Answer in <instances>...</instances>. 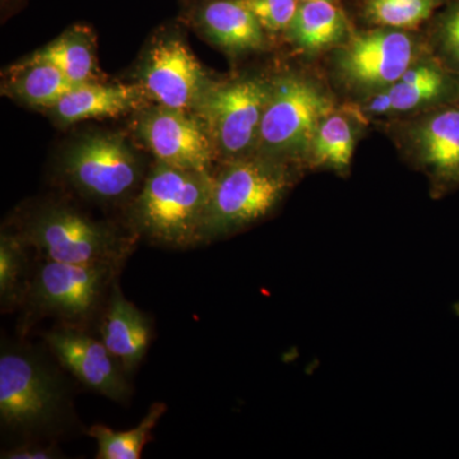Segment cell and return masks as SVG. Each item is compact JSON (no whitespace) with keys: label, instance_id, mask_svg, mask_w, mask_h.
I'll return each mask as SVG.
<instances>
[{"label":"cell","instance_id":"ba28073f","mask_svg":"<svg viewBox=\"0 0 459 459\" xmlns=\"http://www.w3.org/2000/svg\"><path fill=\"white\" fill-rule=\"evenodd\" d=\"M402 156L429 181L431 197L459 189V101L395 119Z\"/></svg>","mask_w":459,"mask_h":459},{"label":"cell","instance_id":"484cf974","mask_svg":"<svg viewBox=\"0 0 459 459\" xmlns=\"http://www.w3.org/2000/svg\"><path fill=\"white\" fill-rule=\"evenodd\" d=\"M264 30L285 32L299 7V0H246Z\"/></svg>","mask_w":459,"mask_h":459},{"label":"cell","instance_id":"3957f363","mask_svg":"<svg viewBox=\"0 0 459 459\" xmlns=\"http://www.w3.org/2000/svg\"><path fill=\"white\" fill-rule=\"evenodd\" d=\"M334 108L331 93L309 75L290 72L272 78L256 155L307 168L316 129Z\"/></svg>","mask_w":459,"mask_h":459},{"label":"cell","instance_id":"8fae6325","mask_svg":"<svg viewBox=\"0 0 459 459\" xmlns=\"http://www.w3.org/2000/svg\"><path fill=\"white\" fill-rule=\"evenodd\" d=\"M135 134L157 162L184 170L212 172L219 160L212 138L195 113L157 105L142 111Z\"/></svg>","mask_w":459,"mask_h":459},{"label":"cell","instance_id":"e0dca14e","mask_svg":"<svg viewBox=\"0 0 459 459\" xmlns=\"http://www.w3.org/2000/svg\"><path fill=\"white\" fill-rule=\"evenodd\" d=\"M100 333L126 373L137 369L150 347L152 328L146 314L124 298L117 282L108 296Z\"/></svg>","mask_w":459,"mask_h":459},{"label":"cell","instance_id":"9a60e30c","mask_svg":"<svg viewBox=\"0 0 459 459\" xmlns=\"http://www.w3.org/2000/svg\"><path fill=\"white\" fill-rule=\"evenodd\" d=\"M202 33L230 54L262 50L265 30L246 0H208L195 11Z\"/></svg>","mask_w":459,"mask_h":459},{"label":"cell","instance_id":"44dd1931","mask_svg":"<svg viewBox=\"0 0 459 459\" xmlns=\"http://www.w3.org/2000/svg\"><path fill=\"white\" fill-rule=\"evenodd\" d=\"M32 56L56 65L74 84L95 81V51L87 29L69 30Z\"/></svg>","mask_w":459,"mask_h":459},{"label":"cell","instance_id":"ffe728a7","mask_svg":"<svg viewBox=\"0 0 459 459\" xmlns=\"http://www.w3.org/2000/svg\"><path fill=\"white\" fill-rule=\"evenodd\" d=\"M77 84L56 65L45 60L30 57L14 68L5 84L8 95L30 107L50 108Z\"/></svg>","mask_w":459,"mask_h":459},{"label":"cell","instance_id":"603a6c76","mask_svg":"<svg viewBox=\"0 0 459 459\" xmlns=\"http://www.w3.org/2000/svg\"><path fill=\"white\" fill-rule=\"evenodd\" d=\"M444 3L446 0H367L365 16L377 27L411 31L431 18Z\"/></svg>","mask_w":459,"mask_h":459},{"label":"cell","instance_id":"5bb4252c","mask_svg":"<svg viewBox=\"0 0 459 459\" xmlns=\"http://www.w3.org/2000/svg\"><path fill=\"white\" fill-rule=\"evenodd\" d=\"M51 352L82 385L108 400L128 401V385L122 364L108 351L102 340H96L74 325L53 329L45 336Z\"/></svg>","mask_w":459,"mask_h":459},{"label":"cell","instance_id":"cb8c5ba5","mask_svg":"<svg viewBox=\"0 0 459 459\" xmlns=\"http://www.w3.org/2000/svg\"><path fill=\"white\" fill-rule=\"evenodd\" d=\"M26 247L21 237L2 234L0 238V301L3 310L13 307L26 294Z\"/></svg>","mask_w":459,"mask_h":459},{"label":"cell","instance_id":"7402d4cb","mask_svg":"<svg viewBox=\"0 0 459 459\" xmlns=\"http://www.w3.org/2000/svg\"><path fill=\"white\" fill-rule=\"evenodd\" d=\"M166 412L164 403H155L148 411L140 425L129 430L95 425L89 430L91 437L98 443V459H140L144 446L150 440L151 433Z\"/></svg>","mask_w":459,"mask_h":459},{"label":"cell","instance_id":"d6986e66","mask_svg":"<svg viewBox=\"0 0 459 459\" xmlns=\"http://www.w3.org/2000/svg\"><path fill=\"white\" fill-rule=\"evenodd\" d=\"M285 35L296 49L316 56L337 49L351 38L352 32L333 0H307L299 3Z\"/></svg>","mask_w":459,"mask_h":459},{"label":"cell","instance_id":"8992f818","mask_svg":"<svg viewBox=\"0 0 459 459\" xmlns=\"http://www.w3.org/2000/svg\"><path fill=\"white\" fill-rule=\"evenodd\" d=\"M272 80L243 77L213 83L195 114L212 138L220 161L255 155Z\"/></svg>","mask_w":459,"mask_h":459},{"label":"cell","instance_id":"83f0119b","mask_svg":"<svg viewBox=\"0 0 459 459\" xmlns=\"http://www.w3.org/2000/svg\"><path fill=\"white\" fill-rule=\"evenodd\" d=\"M299 2H307V0H299Z\"/></svg>","mask_w":459,"mask_h":459},{"label":"cell","instance_id":"2e32d148","mask_svg":"<svg viewBox=\"0 0 459 459\" xmlns=\"http://www.w3.org/2000/svg\"><path fill=\"white\" fill-rule=\"evenodd\" d=\"M146 95L141 84H77L50 108L57 122L71 126L82 120L117 117L138 110Z\"/></svg>","mask_w":459,"mask_h":459},{"label":"cell","instance_id":"4fadbf2b","mask_svg":"<svg viewBox=\"0 0 459 459\" xmlns=\"http://www.w3.org/2000/svg\"><path fill=\"white\" fill-rule=\"evenodd\" d=\"M457 101L458 75L428 49L392 86L356 104L370 120L400 119Z\"/></svg>","mask_w":459,"mask_h":459},{"label":"cell","instance_id":"4316f807","mask_svg":"<svg viewBox=\"0 0 459 459\" xmlns=\"http://www.w3.org/2000/svg\"><path fill=\"white\" fill-rule=\"evenodd\" d=\"M2 458L5 459H54L57 458V453L51 448H41L38 446H23L18 448L9 449L2 453Z\"/></svg>","mask_w":459,"mask_h":459},{"label":"cell","instance_id":"277c9868","mask_svg":"<svg viewBox=\"0 0 459 459\" xmlns=\"http://www.w3.org/2000/svg\"><path fill=\"white\" fill-rule=\"evenodd\" d=\"M428 49L409 31L377 27L352 33L334 49L332 68L341 86L360 102L392 86Z\"/></svg>","mask_w":459,"mask_h":459},{"label":"cell","instance_id":"6da1fadb","mask_svg":"<svg viewBox=\"0 0 459 459\" xmlns=\"http://www.w3.org/2000/svg\"><path fill=\"white\" fill-rule=\"evenodd\" d=\"M301 170L256 153L222 162L212 174L202 243L238 234L270 217L294 188Z\"/></svg>","mask_w":459,"mask_h":459},{"label":"cell","instance_id":"d4e9b609","mask_svg":"<svg viewBox=\"0 0 459 459\" xmlns=\"http://www.w3.org/2000/svg\"><path fill=\"white\" fill-rule=\"evenodd\" d=\"M427 44L429 50L459 77V0H453L437 17Z\"/></svg>","mask_w":459,"mask_h":459},{"label":"cell","instance_id":"f1b7e54d","mask_svg":"<svg viewBox=\"0 0 459 459\" xmlns=\"http://www.w3.org/2000/svg\"><path fill=\"white\" fill-rule=\"evenodd\" d=\"M9 2V0H3V3Z\"/></svg>","mask_w":459,"mask_h":459},{"label":"cell","instance_id":"9c48e42d","mask_svg":"<svg viewBox=\"0 0 459 459\" xmlns=\"http://www.w3.org/2000/svg\"><path fill=\"white\" fill-rule=\"evenodd\" d=\"M63 172L75 189L100 202L129 197L143 175L137 153L111 133L87 135L74 143L66 151Z\"/></svg>","mask_w":459,"mask_h":459},{"label":"cell","instance_id":"30bf717a","mask_svg":"<svg viewBox=\"0 0 459 459\" xmlns=\"http://www.w3.org/2000/svg\"><path fill=\"white\" fill-rule=\"evenodd\" d=\"M119 265L71 264L45 259L26 287L36 312L77 327L98 309Z\"/></svg>","mask_w":459,"mask_h":459},{"label":"cell","instance_id":"52a82bcc","mask_svg":"<svg viewBox=\"0 0 459 459\" xmlns=\"http://www.w3.org/2000/svg\"><path fill=\"white\" fill-rule=\"evenodd\" d=\"M65 392L56 374L36 353L3 347L0 353V419L13 430L49 427L62 413Z\"/></svg>","mask_w":459,"mask_h":459},{"label":"cell","instance_id":"5b68a950","mask_svg":"<svg viewBox=\"0 0 459 459\" xmlns=\"http://www.w3.org/2000/svg\"><path fill=\"white\" fill-rule=\"evenodd\" d=\"M20 237L45 259L71 264L120 265L129 252V241L117 230L68 205L42 208Z\"/></svg>","mask_w":459,"mask_h":459},{"label":"cell","instance_id":"7a4b0ae2","mask_svg":"<svg viewBox=\"0 0 459 459\" xmlns=\"http://www.w3.org/2000/svg\"><path fill=\"white\" fill-rule=\"evenodd\" d=\"M212 174L156 161L133 202L135 229L164 246L184 247L202 243Z\"/></svg>","mask_w":459,"mask_h":459},{"label":"cell","instance_id":"7c38bea8","mask_svg":"<svg viewBox=\"0 0 459 459\" xmlns=\"http://www.w3.org/2000/svg\"><path fill=\"white\" fill-rule=\"evenodd\" d=\"M147 98L161 107L195 113L214 82L186 42L164 36L151 45L140 71Z\"/></svg>","mask_w":459,"mask_h":459},{"label":"cell","instance_id":"ac0fdd59","mask_svg":"<svg viewBox=\"0 0 459 459\" xmlns=\"http://www.w3.org/2000/svg\"><path fill=\"white\" fill-rule=\"evenodd\" d=\"M369 123L358 104L336 107L323 117L314 135L307 168L344 175L351 168L353 153Z\"/></svg>","mask_w":459,"mask_h":459}]
</instances>
